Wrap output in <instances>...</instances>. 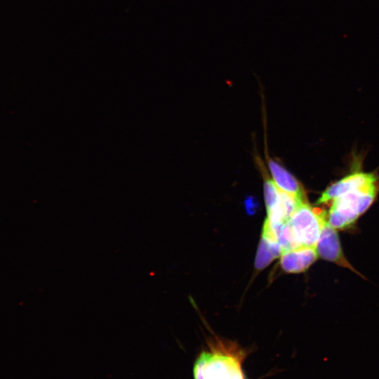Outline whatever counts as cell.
I'll return each instance as SVG.
<instances>
[{
    "label": "cell",
    "mask_w": 379,
    "mask_h": 379,
    "mask_svg": "<svg viewBox=\"0 0 379 379\" xmlns=\"http://www.w3.org/2000/svg\"><path fill=\"white\" fill-rule=\"evenodd\" d=\"M328 213L321 208L302 203L287 221L299 247H316L327 222Z\"/></svg>",
    "instance_id": "3"
},
{
    "label": "cell",
    "mask_w": 379,
    "mask_h": 379,
    "mask_svg": "<svg viewBox=\"0 0 379 379\" xmlns=\"http://www.w3.org/2000/svg\"><path fill=\"white\" fill-rule=\"evenodd\" d=\"M375 176L373 173L357 172L350 174L328 187L317 201L318 204H330V202L347 190L364 184Z\"/></svg>",
    "instance_id": "6"
},
{
    "label": "cell",
    "mask_w": 379,
    "mask_h": 379,
    "mask_svg": "<svg viewBox=\"0 0 379 379\" xmlns=\"http://www.w3.org/2000/svg\"><path fill=\"white\" fill-rule=\"evenodd\" d=\"M265 176L264 195L267 212H268L278 204L279 201V190L276 186L273 180L270 179L267 175Z\"/></svg>",
    "instance_id": "9"
},
{
    "label": "cell",
    "mask_w": 379,
    "mask_h": 379,
    "mask_svg": "<svg viewBox=\"0 0 379 379\" xmlns=\"http://www.w3.org/2000/svg\"><path fill=\"white\" fill-rule=\"evenodd\" d=\"M377 178L347 190L331 202L327 222L335 230L352 225L373 204L378 193Z\"/></svg>",
    "instance_id": "1"
},
{
    "label": "cell",
    "mask_w": 379,
    "mask_h": 379,
    "mask_svg": "<svg viewBox=\"0 0 379 379\" xmlns=\"http://www.w3.org/2000/svg\"><path fill=\"white\" fill-rule=\"evenodd\" d=\"M267 163L273 181L280 191L296 197L306 198L302 187L292 174L272 159L269 158Z\"/></svg>",
    "instance_id": "7"
},
{
    "label": "cell",
    "mask_w": 379,
    "mask_h": 379,
    "mask_svg": "<svg viewBox=\"0 0 379 379\" xmlns=\"http://www.w3.org/2000/svg\"><path fill=\"white\" fill-rule=\"evenodd\" d=\"M245 206L247 212L249 214H253L256 212V209L258 207V204L255 198L249 197L245 201Z\"/></svg>",
    "instance_id": "10"
},
{
    "label": "cell",
    "mask_w": 379,
    "mask_h": 379,
    "mask_svg": "<svg viewBox=\"0 0 379 379\" xmlns=\"http://www.w3.org/2000/svg\"><path fill=\"white\" fill-rule=\"evenodd\" d=\"M318 256L345 267L359 275L345 257L335 229L326 223L316 245Z\"/></svg>",
    "instance_id": "4"
},
{
    "label": "cell",
    "mask_w": 379,
    "mask_h": 379,
    "mask_svg": "<svg viewBox=\"0 0 379 379\" xmlns=\"http://www.w3.org/2000/svg\"><path fill=\"white\" fill-rule=\"evenodd\" d=\"M242 355L233 345L219 342L197 358L194 364V379H244Z\"/></svg>",
    "instance_id": "2"
},
{
    "label": "cell",
    "mask_w": 379,
    "mask_h": 379,
    "mask_svg": "<svg viewBox=\"0 0 379 379\" xmlns=\"http://www.w3.org/2000/svg\"><path fill=\"white\" fill-rule=\"evenodd\" d=\"M282 252L281 247L277 241L262 235L255 257V268L264 269L272 261L281 256Z\"/></svg>",
    "instance_id": "8"
},
{
    "label": "cell",
    "mask_w": 379,
    "mask_h": 379,
    "mask_svg": "<svg viewBox=\"0 0 379 379\" xmlns=\"http://www.w3.org/2000/svg\"><path fill=\"white\" fill-rule=\"evenodd\" d=\"M316 247L303 246L284 251L281 255V268L288 273L305 271L317 258Z\"/></svg>",
    "instance_id": "5"
}]
</instances>
